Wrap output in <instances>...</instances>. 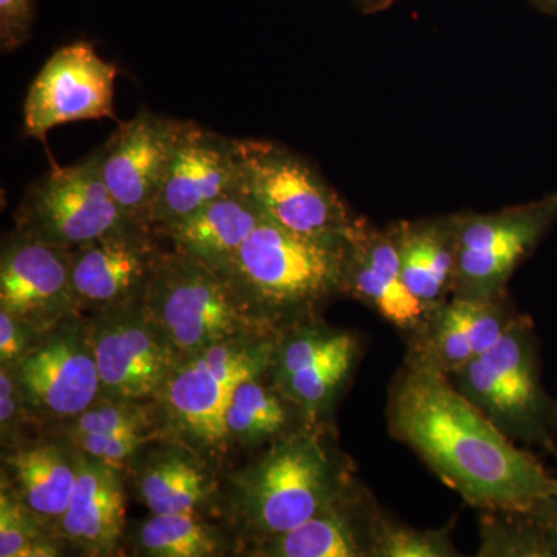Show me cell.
<instances>
[{"mask_svg": "<svg viewBox=\"0 0 557 557\" xmlns=\"http://www.w3.org/2000/svg\"><path fill=\"white\" fill-rule=\"evenodd\" d=\"M387 421L395 440L480 512L533 511L557 494V478L445 373L406 361L392 381Z\"/></svg>", "mask_w": 557, "mask_h": 557, "instance_id": "obj_1", "label": "cell"}, {"mask_svg": "<svg viewBox=\"0 0 557 557\" xmlns=\"http://www.w3.org/2000/svg\"><path fill=\"white\" fill-rule=\"evenodd\" d=\"M348 240L304 236L263 219L223 276L249 317L278 333L314 321L344 295Z\"/></svg>", "mask_w": 557, "mask_h": 557, "instance_id": "obj_2", "label": "cell"}, {"mask_svg": "<svg viewBox=\"0 0 557 557\" xmlns=\"http://www.w3.org/2000/svg\"><path fill=\"white\" fill-rule=\"evenodd\" d=\"M330 440L325 421L310 424L271 443L231 478V502L251 544L302 525L358 483Z\"/></svg>", "mask_w": 557, "mask_h": 557, "instance_id": "obj_3", "label": "cell"}, {"mask_svg": "<svg viewBox=\"0 0 557 557\" xmlns=\"http://www.w3.org/2000/svg\"><path fill=\"white\" fill-rule=\"evenodd\" d=\"M277 333L256 330L180 358L156 399L166 440L208 463L230 453L225 418L245 380L265 375Z\"/></svg>", "mask_w": 557, "mask_h": 557, "instance_id": "obj_4", "label": "cell"}, {"mask_svg": "<svg viewBox=\"0 0 557 557\" xmlns=\"http://www.w3.org/2000/svg\"><path fill=\"white\" fill-rule=\"evenodd\" d=\"M449 380L509 438L557 457L556 401L542 383L539 341L530 317L519 314L490 350Z\"/></svg>", "mask_w": 557, "mask_h": 557, "instance_id": "obj_5", "label": "cell"}, {"mask_svg": "<svg viewBox=\"0 0 557 557\" xmlns=\"http://www.w3.org/2000/svg\"><path fill=\"white\" fill-rule=\"evenodd\" d=\"M239 190L263 219L304 236L348 239L364 222L317 166L269 139L236 138Z\"/></svg>", "mask_w": 557, "mask_h": 557, "instance_id": "obj_6", "label": "cell"}, {"mask_svg": "<svg viewBox=\"0 0 557 557\" xmlns=\"http://www.w3.org/2000/svg\"><path fill=\"white\" fill-rule=\"evenodd\" d=\"M145 304L178 359L245 333L265 330L249 317L228 278L175 249L161 251Z\"/></svg>", "mask_w": 557, "mask_h": 557, "instance_id": "obj_7", "label": "cell"}, {"mask_svg": "<svg viewBox=\"0 0 557 557\" xmlns=\"http://www.w3.org/2000/svg\"><path fill=\"white\" fill-rule=\"evenodd\" d=\"M14 222L17 233L69 251L137 225L110 196L100 148L72 166H53L36 180L14 212Z\"/></svg>", "mask_w": 557, "mask_h": 557, "instance_id": "obj_8", "label": "cell"}, {"mask_svg": "<svg viewBox=\"0 0 557 557\" xmlns=\"http://www.w3.org/2000/svg\"><path fill=\"white\" fill-rule=\"evenodd\" d=\"M557 222V193L475 214H458V259L453 296L493 298Z\"/></svg>", "mask_w": 557, "mask_h": 557, "instance_id": "obj_9", "label": "cell"}, {"mask_svg": "<svg viewBox=\"0 0 557 557\" xmlns=\"http://www.w3.org/2000/svg\"><path fill=\"white\" fill-rule=\"evenodd\" d=\"M25 405L57 424L78 417L101 395L89 317L73 314L39 333L14 366Z\"/></svg>", "mask_w": 557, "mask_h": 557, "instance_id": "obj_10", "label": "cell"}, {"mask_svg": "<svg viewBox=\"0 0 557 557\" xmlns=\"http://www.w3.org/2000/svg\"><path fill=\"white\" fill-rule=\"evenodd\" d=\"M102 398L152 403L178 357L145 298L90 314Z\"/></svg>", "mask_w": 557, "mask_h": 557, "instance_id": "obj_11", "label": "cell"}, {"mask_svg": "<svg viewBox=\"0 0 557 557\" xmlns=\"http://www.w3.org/2000/svg\"><path fill=\"white\" fill-rule=\"evenodd\" d=\"M361 341L324 322H302L277 333L267 379L295 401L314 423H322L350 379Z\"/></svg>", "mask_w": 557, "mask_h": 557, "instance_id": "obj_12", "label": "cell"}, {"mask_svg": "<svg viewBox=\"0 0 557 557\" xmlns=\"http://www.w3.org/2000/svg\"><path fill=\"white\" fill-rule=\"evenodd\" d=\"M119 69L102 60L94 44L76 40L54 51L28 89L24 104L27 137L46 143L61 124L115 120L113 95Z\"/></svg>", "mask_w": 557, "mask_h": 557, "instance_id": "obj_13", "label": "cell"}, {"mask_svg": "<svg viewBox=\"0 0 557 557\" xmlns=\"http://www.w3.org/2000/svg\"><path fill=\"white\" fill-rule=\"evenodd\" d=\"M182 120L143 110L124 121L101 146L102 178L110 196L131 222L150 226L166 178Z\"/></svg>", "mask_w": 557, "mask_h": 557, "instance_id": "obj_14", "label": "cell"}, {"mask_svg": "<svg viewBox=\"0 0 557 557\" xmlns=\"http://www.w3.org/2000/svg\"><path fill=\"white\" fill-rule=\"evenodd\" d=\"M0 310L38 333L83 313L73 287L72 251L10 233L0 252Z\"/></svg>", "mask_w": 557, "mask_h": 557, "instance_id": "obj_15", "label": "cell"}, {"mask_svg": "<svg viewBox=\"0 0 557 557\" xmlns=\"http://www.w3.org/2000/svg\"><path fill=\"white\" fill-rule=\"evenodd\" d=\"M239 190L236 138L183 121L166 178L153 208V233L170 228L220 197Z\"/></svg>", "mask_w": 557, "mask_h": 557, "instance_id": "obj_16", "label": "cell"}, {"mask_svg": "<svg viewBox=\"0 0 557 557\" xmlns=\"http://www.w3.org/2000/svg\"><path fill=\"white\" fill-rule=\"evenodd\" d=\"M161 255L156 233L129 225L72 249V277L81 311L98 313L145 298Z\"/></svg>", "mask_w": 557, "mask_h": 557, "instance_id": "obj_17", "label": "cell"}, {"mask_svg": "<svg viewBox=\"0 0 557 557\" xmlns=\"http://www.w3.org/2000/svg\"><path fill=\"white\" fill-rule=\"evenodd\" d=\"M344 295L364 304L408 336L423 325L429 313L403 278L391 228H376L368 219L348 240Z\"/></svg>", "mask_w": 557, "mask_h": 557, "instance_id": "obj_18", "label": "cell"}, {"mask_svg": "<svg viewBox=\"0 0 557 557\" xmlns=\"http://www.w3.org/2000/svg\"><path fill=\"white\" fill-rule=\"evenodd\" d=\"M381 512L369 491L355 483L302 525L252 542L247 552L260 557H372Z\"/></svg>", "mask_w": 557, "mask_h": 557, "instance_id": "obj_19", "label": "cell"}, {"mask_svg": "<svg viewBox=\"0 0 557 557\" xmlns=\"http://www.w3.org/2000/svg\"><path fill=\"white\" fill-rule=\"evenodd\" d=\"M126 468L79 453L78 482L54 525L65 544L86 556L119 555L126 530Z\"/></svg>", "mask_w": 557, "mask_h": 557, "instance_id": "obj_20", "label": "cell"}, {"mask_svg": "<svg viewBox=\"0 0 557 557\" xmlns=\"http://www.w3.org/2000/svg\"><path fill=\"white\" fill-rule=\"evenodd\" d=\"M78 472V449L65 437L3 450L2 479L33 515L51 527L67 511Z\"/></svg>", "mask_w": 557, "mask_h": 557, "instance_id": "obj_21", "label": "cell"}, {"mask_svg": "<svg viewBox=\"0 0 557 557\" xmlns=\"http://www.w3.org/2000/svg\"><path fill=\"white\" fill-rule=\"evenodd\" d=\"M131 465H135L139 500L152 515L201 511L211 504L215 493L211 468L203 457L182 443H152Z\"/></svg>", "mask_w": 557, "mask_h": 557, "instance_id": "obj_22", "label": "cell"}, {"mask_svg": "<svg viewBox=\"0 0 557 557\" xmlns=\"http://www.w3.org/2000/svg\"><path fill=\"white\" fill-rule=\"evenodd\" d=\"M388 228L412 295L428 310L448 300L456 287L458 214L398 222Z\"/></svg>", "mask_w": 557, "mask_h": 557, "instance_id": "obj_23", "label": "cell"}, {"mask_svg": "<svg viewBox=\"0 0 557 557\" xmlns=\"http://www.w3.org/2000/svg\"><path fill=\"white\" fill-rule=\"evenodd\" d=\"M262 220L259 208L244 193L236 190L211 201L160 234L171 240L175 251L200 260L223 274Z\"/></svg>", "mask_w": 557, "mask_h": 557, "instance_id": "obj_24", "label": "cell"}, {"mask_svg": "<svg viewBox=\"0 0 557 557\" xmlns=\"http://www.w3.org/2000/svg\"><path fill=\"white\" fill-rule=\"evenodd\" d=\"M225 424L231 449L233 446L267 448L271 443L317 423L265 375H260L245 380L236 388Z\"/></svg>", "mask_w": 557, "mask_h": 557, "instance_id": "obj_25", "label": "cell"}, {"mask_svg": "<svg viewBox=\"0 0 557 557\" xmlns=\"http://www.w3.org/2000/svg\"><path fill=\"white\" fill-rule=\"evenodd\" d=\"M228 534L200 511L152 515L135 534L137 555L148 557H215L228 555Z\"/></svg>", "mask_w": 557, "mask_h": 557, "instance_id": "obj_26", "label": "cell"}, {"mask_svg": "<svg viewBox=\"0 0 557 557\" xmlns=\"http://www.w3.org/2000/svg\"><path fill=\"white\" fill-rule=\"evenodd\" d=\"M65 542L54 527L44 522L13 493L9 483H0V557L61 556Z\"/></svg>", "mask_w": 557, "mask_h": 557, "instance_id": "obj_27", "label": "cell"}, {"mask_svg": "<svg viewBox=\"0 0 557 557\" xmlns=\"http://www.w3.org/2000/svg\"><path fill=\"white\" fill-rule=\"evenodd\" d=\"M54 428L58 434L65 438L87 434H115L123 431L157 432L166 438L156 401H126L100 397L78 417L62 421Z\"/></svg>", "mask_w": 557, "mask_h": 557, "instance_id": "obj_28", "label": "cell"}, {"mask_svg": "<svg viewBox=\"0 0 557 557\" xmlns=\"http://www.w3.org/2000/svg\"><path fill=\"white\" fill-rule=\"evenodd\" d=\"M479 556L549 557L533 511H482Z\"/></svg>", "mask_w": 557, "mask_h": 557, "instance_id": "obj_29", "label": "cell"}, {"mask_svg": "<svg viewBox=\"0 0 557 557\" xmlns=\"http://www.w3.org/2000/svg\"><path fill=\"white\" fill-rule=\"evenodd\" d=\"M454 522L437 530H417L381 512L373 537L372 557H454Z\"/></svg>", "mask_w": 557, "mask_h": 557, "instance_id": "obj_30", "label": "cell"}, {"mask_svg": "<svg viewBox=\"0 0 557 557\" xmlns=\"http://www.w3.org/2000/svg\"><path fill=\"white\" fill-rule=\"evenodd\" d=\"M67 440L86 456L127 469V465H131L149 445L166 438L157 432L123 431L115 434L78 435Z\"/></svg>", "mask_w": 557, "mask_h": 557, "instance_id": "obj_31", "label": "cell"}, {"mask_svg": "<svg viewBox=\"0 0 557 557\" xmlns=\"http://www.w3.org/2000/svg\"><path fill=\"white\" fill-rule=\"evenodd\" d=\"M32 418L14 368L0 366V438L3 450L20 445L22 426Z\"/></svg>", "mask_w": 557, "mask_h": 557, "instance_id": "obj_32", "label": "cell"}, {"mask_svg": "<svg viewBox=\"0 0 557 557\" xmlns=\"http://www.w3.org/2000/svg\"><path fill=\"white\" fill-rule=\"evenodd\" d=\"M36 0H0V49L3 53L21 49L33 35Z\"/></svg>", "mask_w": 557, "mask_h": 557, "instance_id": "obj_33", "label": "cell"}, {"mask_svg": "<svg viewBox=\"0 0 557 557\" xmlns=\"http://www.w3.org/2000/svg\"><path fill=\"white\" fill-rule=\"evenodd\" d=\"M39 333L9 311L0 310V366L14 368Z\"/></svg>", "mask_w": 557, "mask_h": 557, "instance_id": "obj_34", "label": "cell"}, {"mask_svg": "<svg viewBox=\"0 0 557 557\" xmlns=\"http://www.w3.org/2000/svg\"><path fill=\"white\" fill-rule=\"evenodd\" d=\"M533 516L547 542L549 557H557V494L533 509Z\"/></svg>", "mask_w": 557, "mask_h": 557, "instance_id": "obj_35", "label": "cell"}, {"mask_svg": "<svg viewBox=\"0 0 557 557\" xmlns=\"http://www.w3.org/2000/svg\"><path fill=\"white\" fill-rule=\"evenodd\" d=\"M357 9L364 14H379L391 9L395 0H354Z\"/></svg>", "mask_w": 557, "mask_h": 557, "instance_id": "obj_36", "label": "cell"}, {"mask_svg": "<svg viewBox=\"0 0 557 557\" xmlns=\"http://www.w3.org/2000/svg\"><path fill=\"white\" fill-rule=\"evenodd\" d=\"M531 5L536 7L542 13L557 16V0H530Z\"/></svg>", "mask_w": 557, "mask_h": 557, "instance_id": "obj_37", "label": "cell"}, {"mask_svg": "<svg viewBox=\"0 0 557 557\" xmlns=\"http://www.w3.org/2000/svg\"><path fill=\"white\" fill-rule=\"evenodd\" d=\"M556 426H557V399H556Z\"/></svg>", "mask_w": 557, "mask_h": 557, "instance_id": "obj_38", "label": "cell"}]
</instances>
